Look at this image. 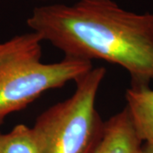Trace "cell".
Returning a JSON list of instances; mask_svg holds the SVG:
<instances>
[{"label":"cell","instance_id":"cell-6","mask_svg":"<svg viewBox=\"0 0 153 153\" xmlns=\"http://www.w3.org/2000/svg\"><path fill=\"white\" fill-rule=\"evenodd\" d=\"M0 153H42L33 128L15 126L10 132L0 134Z\"/></svg>","mask_w":153,"mask_h":153},{"label":"cell","instance_id":"cell-1","mask_svg":"<svg viewBox=\"0 0 153 153\" xmlns=\"http://www.w3.org/2000/svg\"><path fill=\"white\" fill-rule=\"evenodd\" d=\"M27 24L65 57L117 65L131 87L153 82V13L127 10L114 0H79L36 7Z\"/></svg>","mask_w":153,"mask_h":153},{"label":"cell","instance_id":"cell-5","mask_svg":"<svg viewBox=\"0 0 153 153\" xmlns=\"http://www.w3.org/2000/svg\"><path fill=\"white\" fill-rule=\"evenodd\" d=\"M125 99L138 136L153 149V88L131 87L127 89Z\"/></svg>","mask_w":153,"mask_h":153},{"label":"cell","instance_id":"cell-2","mask_svg":"<svg viewBox=\"0 0 153 153\" xmlns=\"http://www.w3.org/2000/svg\"><path fill=\"white\" fill-rule=\"evenodd\" d=\"M42 42L33 32L16 35L0 56V125L44 93L76 82L93 68L90 61L70 57L42 62Z\"/></svg>","mask_w":153,"mask_h":153},{"label":"cell","instance_id":"cell-4","mask_svg":"<svg viewBox=\"0 0 153 153\" xmlns=\"http://www.w3.org/2000/svg\"><path fill=\"white\" fill-rule=\"evenodd\" d=\"M142 146L125 107L105 122L103 135L93 153H138Z\"/></svg>","mask_w":153,"mask_h":153},{"label":"cell","instance_id":"cell-7","mask_svg":"<svg viewBox=\"0 0 153 153\" xmlns=\"http://www.w3.org/2000/svg\"><path fill=\"white\" fill-rule=\"evenodd\" d=\"M9 44H10L9 40L4 43H0V56L5 53V51L9 48Z\"/></svg>","mask_w":153,"mask_h":153},{"label":"cell","instance_id":"cell-3","mask_svg":"<svg viewBox=\"0 0 153 153\" xmlns=\"http://www.w3.org/2000/svg\"><path fill=\"white\" fill-rule=\"evenodd\" d=\"M106 74L93 67L76 80L74 93L37 117L33 127L42 153H93L101 140L105 122L96 98Z\"/></svg>","mask_w":153,"mask_h":153},{"label":"cell","instance_id":"cell-8","mask_svg":"<svg viewBox=\"0 0 153 153\" xmlns=\"http://www.w3.org/2000/svg\"><path fill=\"white\" fill-rule=\"evenodd\" d=\"M138 153H153V149L152 147H150L149 146L143 144L142 147L139 151Z\"/></svg>","mask_w":153,"mask_h":153},{"label":"cell","instance_id":"cell-9","mask_svg":"<svg viewBox=\"0 0 153 153\" xmlns=\"http://www.w3.org/2000/svg\"><path fill=\"white\" fill-rule=\"evenodd\" d=\"M41 1H43V0H41Z\"/></svg>","mask_w":153,"mask_h":153}]
</instances>
